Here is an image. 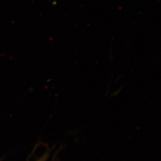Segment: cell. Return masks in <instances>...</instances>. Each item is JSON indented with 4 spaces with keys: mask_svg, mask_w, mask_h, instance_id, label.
Masks as SVG:
<instances>
[]
</instances>
